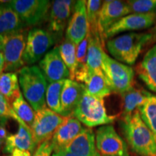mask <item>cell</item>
<instances>
[{"mask_svg": "<svg viewBox=\"0 0 156 156\" xmlns=\"http://www.w3.org/2000/svg\"><path fill=\"white\" fill-rule=\"evenodd\" d=\"M16 116L12 105L0 93V118H12L15 119Z\"/></svg>", "mask_w": 156, "mask_h": 156, "instance_id": "d6a6232c", "label": "cell"}, {"mask_svg": "<svg viewBox=\"0 0 156 156\" xmlns=\"http://www.w3.org/2000/svg\"><path fill=\"white\" fill-rule=\"evenodd\" d=\"M7 156H10V155H7Z\"/></svg>", "mask_w": 156, "mask_h": 156, "instance_id": "ab89813d", "label": "cell"}, {"mask_svg": "<svg viewBox=\"0 0 156 156\" xmlns=\"http://www.w3.org/2000/svg\"><path fill=\"white\" fill-rule=\"evenodd\" d=\"M84 85L87 93L99 98L103 99L113 92L103 73H89Z\"/></svg>", "mask_w": 156, "mask_h": 156, "instance_id": "603a6c76", "label": "cell"}, {"mask_svg": "<svg viewBox=\"0 0 156 156\" xmlns=\"http://www.w3.org/2000/svg\"><path fill=\"white\" fill-rule=\"evenodd\" d=\"M4 69H5V59H4L3 54L0 51V75L2 74Z\"/></svg>", "mask_w": 156, "mask_h": 156, "instance_id": "74e56055", "label": "cell"}, {"mask_svg": "<svg viewBox=\"0 0 156 156\" xmlns=\"http://www.w3.org/2000/svg\"><path fill=\"white\" fill-rule=\"evenodd\" d=\"M67 117L44 108L36 112L35 120L31 130L37 147L46 140L51 139L56 129L64 122Z\"/></svg>", "mask_w": 156, "mask_h": 156, "instance_id": "9c48e42d", "label": "cell"}, {"mask_svg": "<svg viewBox=\"0 0 156 156\" xmlns=\"http://www.w3.org/2000/svg\"><path fill=\"white\" fill-rule=\"evenodd\" d=\"M151 94L145 90H140L133 87L123 94L122 116L131 114L145 103Z\"/></svg>", "mask_w": 156, "mask_h": 156, "instance_id": "cb8c5ba5", "label": "cell"}, {"mask_svg": "<svg viewBox=\"0 0 156 156\" xmlns=\"http://www.w3.org/2000/svg\"><path fill=\"white\" fill-rule=\"evenodd\" d=\"M54 153L51 139L46 140L38 145L33 156H52Z\"/></svg>", "mask_w": 156, "mask_h": 156, "instance_id": "836d02e7", "label": "cell"}, {"mask_svg": "<svg viewBox=\"0 0 156 156\" xmlns=\"http://www.w3.org/2000/svg\"><path fill=\"white\" fill-rule=\"evenodd\" d=\"M102 70L113 92L122 95L133 87L134 71L131 67L103 53Z\"/></svg>", "mask_w": 156, "mask_h": 156, "instance_id": "5b68a950", "label": "cell"}, {"mask_svg": "<svg viewBox=\"0 0 156 156\" xmlns=\"http://www.w3.org/2000/svg\"><path fill=\"white\" fill-rule=\"evenodd\" d=\"M82 123L73 116L67 117L51 138L54 153L64 150L84 129Z\"/></svg>", "mask_w": 156, "mask_h": 156, "instance_id": "e0dca14e", "label": "cell"}, {"mask_svg": "<svg viewBox=\"0 0 156 156\" xmlns=\"http://www.w3.org/2000/svg\"><path fill=\"white\" fill-rule=\"evenodd\" d=\"M12 107L17 116L31 129L34 122L36 113L30 105L25 100L22 94L14 101Z\"/></svg>", "mask_w": 156, "mask_h": 156, "instance_id": "f1b7e54d", "label": "cell"}, {"mask_svg": "<svg viewBox=\"0 0 156 156\" xmlns=\"http://www.w3.org/2000/svg\"><path fill=\"white\" fill-rule=\"evenodd\" d=\"M76 1L54 0L51 6L48 16V31L55 38L60 39L73 13Z\"/></svg>", "mask_w": 156, "mask_h": 156, "instance_id": "8fae6325", "label": "cell"}, {"mask_svg": "<svg viewBox=\"0 0 156 156\" xmlns=\"http://www.w3.org/2000/svg\"><path fill=\"white\" fill-rule=\"evenodd\" d=\"M89 44L87 48V67L89 73H103V55L105 51L99 34H92L88 31Z\"/></svg>", "mask_w": 156, "mask_h": 156, "instance_id": "7402d4cb", "label": "cell"}, {"mask_svg": "<svg viewBox=\"0 0 156 156\" xmlns=\"http://www.w3.org/2000/svg\"><path fill=\"white\" fill-rule=\"evenodd\" d=\"M25 45L26 40L23 32L0 37V51L5 59L4 72L15 73L24 67L23 56Z\"/></svg>", "mask_w": 156, "mask_h": 156, "instance_id": "8992f818", "label": "cell"}, {"mask_svg": "<svg viewBox=\"0 0 156 156\" xmlns=\"http://www.w3.org/2000/svg\"><path fill=\"white\" fill-rule=\"evenodd\" d=\"M85 93V86L84 84L70 79L66 80L61 95V116L64 117L73 116Z\"/></svg>", "mask_w": 156, "mask_h": 156, "instance_id": "ac0fdd59", "label": "cell"}, {"mask_svg": "<svg viewBox=\"0 0 156 156\" xmlns=\"http://www.w3.org/2000/svg\"><path fill=\"white\" fill-rule=\"evenodd\" d=\"M15 120L18 123V130L16 134H9L4 146L3 152L11 154L14 150L18 149L33 153L37 149V146L35 144L32 130L17 116Z\"/></svg>", "mask_w": 156, "mask_h": 156, "instance_id": "2e32d148", "label": "cell"}, {"mask_svg": "<svg viewBox=\"0 0 156 156\" xmlns=\"http://www.w3.org/2000/svg\"><path fill=\"white\" fill-rule=\"evenodd\" d=\"M56 41L54 37L44 29L34 28L28 32L23 59L25 64L40 61Z\"/></svg>", "mask_w": 156, "mask_h": 156, "instance_id": "ba28073f", "label": "cell"}, {"mask_svg": "<svg viewBox=\"0 0 156 156\" xmlns=\"http://www.w3.org/2000/svg\"><path fill=\"white\" fill-rule=\"evenodd\" d=\"M126 3L131 12L135 14L154 13L156 9V0H129Z\"/></svg>", "mask_w": 156, "mask_h": 156, "instance_id": "4dcf8cb0", "label": "cell"}, {"mask_svg": "<svg viewBox=\"0 0 156 156\" xmlns=\"http://www.w3.org/2000/svg\"><path fill=\"white\" fill-rule=\"evenodd\" d=\"M138 111L142 119L156 137V95H150Z\"/></svg>", "mask_w": 156, "mask_h": 156, "instance_id": "83f0119b", "label": "cell"}, {"mask_svg": "<svg viewBox=\"0 0 156 156\" xmlns=\"http://www.w3.org/2000/svg\"><path fill=\"white\" fill-rule=\"evenodd\" d=\"M153 36L149 33H128L108 39L106 48L116 61L126 65H133L144 46Z\"/></svg>", "mask_w": 156, "mask_h": 156, "instance_id": "7a4b0ae2", "label": "cell"}, {"mask_svg": "<svg viewBox=\"0 0 156 156\" xmlns=\"http://www.w3.org/2000/svg\"><path fill=\"white\" fill-rule=\"evenodd\" d=\"M19 83L27 102L35 112L46 108L47 80L40 68L27 66L18 71Z\"/></svg>", "mask_w": 156, "mask_h": 156, "instance_id": "3957f363", "label": "cell"}, {"mask_svg": "<svg viewBox=\"0 0 156 156\" xmlns=\"http://www.w3.org/2000/svg\"><path fill=\"white\" fill-rule=\"evenodd\" d=\"M155 35H156V26L155 27Z\"/></svg>", "mask_w": 156, "mask_h": 156, "instance_id": "f35d334b", "label": "cell"}, {"mask_svg": "<svg viewBox=\"0 0 156 156\" xmlns=\"http://www.w3.org/2000/svg\"><path fill=\"white\" fill-rule=\"evenodd\" d=\"M8 119L9 118H0V149L5 145L9 136L7 129Z\"/></svg>", "mask_w": 156, "mask_h": 156, "instance_id": "e575fe53", "label": "cell"}, {"mask_svg": "<svg viewBox=\"0 0 156 156\" xmlns=\"http://www.w3.org/2000/svg\"><path fill=\"white\" fill-rule=\"evenodd\" d=\"M103 2L100 0L87 1L86 7L89 32L92 34H99L98 17Z\"/></svg>", "mask_w": 156, "mask_h": 156, "instance_id": "f546056e", "label": "cell"}, {"mask_svg": "<svg viewBox=\"0 0 156 156\" xmlns=\"http://www.w3.org/2000/svg\"><path fill=\"white\" fill-rule=\"evenodd\" d=\"M120 126L132 151L140 156H156V137L139 111L122 116Z\"/></svg>", "mask_w": 156, "mask_h": 156, "instance_id": "6da1fadb", "label": "cell"}, {"mask_svg": "<svg viewBox=\"0 0 156 156\" xmlns=\"http://www.w3.org/2000/svg\"><path fill=\"white\" fill-rule=\"evenodd\" d=\"M73 116L88 128L108 125L116 119L115 116L107 114L103 99L89 95L86 91Z\"/></svg>", "mask_w": 156, "mask_h": 156, "instance_id": "277c9868", "label": "cell"}, {"mask_svg": "<svg viewBox=\"0 0 156 156\" xmlns=\"http://www.w3.org/2000/svg\"><path fill=\"white\" fill-rule=\"evenodd\" d=\"M88 44L89 34H87V36L76 46V57H77V67H83L87 66V56Z\"/></svg>", "mask_w": 156, "mask_h": 156, "instance_id": "1f68e13d", "label": "cell"}, {"mask_svg": "<svg viewBox=\"0 0 156 156\" xmlns=\"http://www.w3.org/2000/svg\"><path fill=\"white\" fill-rule=\"evenodd\" d=\"M87 1H76L75 8L66 29V38L73 42L76 46L79 44L89 31L87 16Z\"/></svg>", "mask_w": 156, "mask_h": 156, "instance_id": "9a60e30c", "label": "cell"}, {"mask_svg": "<svg viewBox=\"0 0 156 156\" xmlns=\"http://www.w3.org/2000/svg\"><path fill=\"white\" fill-rule=\"evenodd\" d=\"M156 15L132 13L121 18L108 29L104 34V41L112 38L117 34L127 31L140 30L150 28L155 23Z\"/></svg>", "mask_w": 156, "mask_h": 156, "instance_id": "7c38bea8", "label": "cell"}, {"mask_svg": "<svg viewBox=\"0 0 156 156\" xmlns=\"http://www.w3.org/2000/svg\"><path fill=\"white\" fill-rule=\"evenodd\" d=\"M17 73H4L0 75V93L12 105L21 95Z\"/></svg>", "mask_w": 156, "mask_h": 156, "instance_id": "d4e9b609", "label": "cell"}, {"mask_svg": "<svg viewBox=\"0 0 156 156\" xmlns=\"http://www.w3.org/2000/svg\"><path fill=\"white\" fill-rule=\"evenodd\" d=\"M95 143L101 156H131L127 143L110 124L96 130Z\"/></svg>", "mask_w": 156, "mask_h": 156, "instance_id": "52a82bcc", "label": "cell"}, {"mask_svg": "<svg viewBox=\"0 0 156 156\" xmlns=\"http://www.w3.org/2000/svg\"><path fill=\"white\" fill-rule=\"evenodd\" d=\"M10 156H31V153L27 151H23V150L16 149L12 152Z\"/></svg>", "mask_w": 156, "mask_h": 156, "instance_id": "d590c367", "label": "cell"}, {"mask_svg": "<svg viewBox=\"0 0 156 156\" xmlns=\"http://www.w3.org/2000/svg\"><path fill=\"white\" fill-rule=\"evenodd\" d=\"M64 150L78 156H101L95 143V134L91 128H84Z\"/></svg>", "mask_w": 156, "mask_h": 156, "instance_id": "d6986e66", "label": "cell"}, {"mask_svg": "<svg viewBox=\"0 0 156 156\" xmlns=\"http://www.w3.org/2000/svg\"><path fill=\"white\" fill-rule=\"evenodd\" d=\"M26 25L9 5V1L0 2V37L23 32Z\"/></svg>", "mask_w": 156, "mask_h": 156, "instance_id": "ffe728a7", "label": "cell"}, {"mask_svg": "<svg viewBox=\"0 0 156 156\" xmlns=\"http://www.w3.org/2000/svg\"><path fill=\"white\" fill-rule=\"evenodd\" d=\"M65 80L49 83L46 93V103L48 108L59 115L62 114L61 95Z\"/></svg>", "mask_w": 156, "mask_h": 156, "instance_id": "4316f807", "label": "cell"}, {"mask_svg": "<svg viewBox=\"0 0 156 156\" xmlns=\"http://www.w3.org/2000/svg\"><path fill=\"white\" fill-rule=\"evenodd\" d=\"M39 68L49 83L70 78V73L60 55L58 46L46 53L39 63Z\"/></svg>", "mask_w": 156, "mask_h": 156, "instance_id": "5bb4252c", "label": "cell"}, {"mask_svg": "<svg viewBox=\"0 0 156 156\" xmlns=\"http://www.w3.org/2000/svg\"><path fill=\"white\" fill-rule=\"evenodd\" d=\"M136 73L146 86L156 93V44L147 51L138 64Z\"/></svg>", "mask_w": 156, "mask_h": 156, "instance_id": "44dd1931", "label": "cell"}, {"mask_svg": "<svg viewBox=\"0 0 156 156\" xmlns=\"http://www.w3.org/2000/svg\"><path fill=\"white\" fill-rule=\"evenodd\" d=\"M129 13L131 10L126 2L117 0L103 2L98 17V30L103 45L105 33L112 25Z\"/></svg>", "mask_w": 156, "mask_h": 156, "instance_id": "4fadbf2b", "label": "cell"}, {"mask_svg": "<svg viewBox=\"0 0 156 156\" xmlns=\"http://www.w3.org/2000/svg\"><path fill=\"white\" fill-rule=\"evenodd\" d=\"M76 46L73 42L66 38L58 46L61 57L69 70L70 80H75V72L77 67Z\"/></svg>", "mask_w": 156, "mask_h": 156, "instance_id": "484cf974", "label": "cell"}, {"mask_svg": "<svg viewBox=\"0 0 156 156\" xmlns=\"http://www.w3.org/2000/svg\"><path fill=\"white\" fill-rule=\"evenodd\" d=\"M9 5L25 25L34 26L46 20L51 3L48 0H13Z\"/></svg>", "mask_w": 156, "mask_h": 156, "instance_id": "30bf717a", "label": "cell"}, {"mask_svg": "<svg viewBox=\"0 0 156 156\" xmlns=\"http://www.w3.org/2000/svg\"><path fill=\"white\" fill-rule=\"evenodd\" d=\"M52 156H78L75 154L70 152L66 151V150H62V151L56 152V153H53Z\"/></svg>", "mask_w": 156, "mask_h": 156, "instance_id": "8d00e7d4", "label": "cell"}]
</instances>
